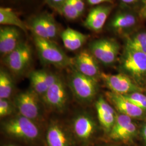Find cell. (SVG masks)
<instances>
[{
  "label": "cell",
  "mask_w": 146,
  "mask_h": 146,
  "mask_svg": "<svg viewBox=\"0 0 146 146\" xmlns=\"http://www.w3.org/2000/svg\"><path fill=\"white\" fill-rule=\"evenodd\" d=\"M34 43L42 62L60 68L73 65V59L69 58L50 40L34 36Z\"/></svg>",
  "instance_id": "1"
},
{
  "label": "cell",
  "mask_w": 146,
  "mask_h": 146,
  "mask_svg": "<svg viewBox=\"0 0 146 146\" xmlns=\"http://www.w3.org/2000/svg\"><path fill=\"white\" fill-rule=\"evenodd\" d=\"M3 130L11 136L29 141L36 140L40 134L34 121L21 115L6 121Z\"/></svg>",
  "instance_id": "2"
},
{
  "label": "cell",
  "mask_w": 146,
  "mask_h": 146,
  "mask_svg": "<svg viewBox=\"0 0 146 146\" xmlns=\"http://www.w3.org/2000/svg\"><path fill=\"white\" fill-rule=\"evenodd\" d=\"M70 79V86L78 99L87 102L92 99L97 90L95 78L87 76L75 69Z\"/></svg>",
  "instance_id": "3"
},
{
  "label": "cell",
  "mask_w": 146,
  "mask_h": 146,
  "mask_svg": "<svg viewBox=\"0 0 146 146\" xmlns=\"http://www.w3.org/2000/svg\"><path fill=\"white\" fill-rule=\"evenodd\" d=\"M89 48L96 59L104 64H111L117 58L120 46L114 40L104 38L92 42Z\"/></svg>",
  "instance_id": "4"
},
{
  "label": "cell",
  "mask_w": 146,
  "mask_h": 146,
  "mask_svg": "<svg viewBox=\"0 0 146 146\" xmlns=\"http://www.w3.org/2000/svg\"><path fill=\"white\" fill-rule=\"evenodd\" d=\"M31 60V48L26 43L20 42L13 52L5 56L4 62L11 72L20 74L28 68Z\"/></svg>",
  "instance_id": "5"
},
{
  "label": "cell",
  "mask_w": 146,
  "mask_h": 146,
  "mask_svg": "<svg viewBox=\"0 0 146 146\" xmlns=\"http://www.w3.org/2000/svg\"><path fill=\"white\" fill-rule=\"evenodd\" d=\"M15 106L20 115L31 120H36L40 115L38 95L32 89L18 94Z\"/></svg>",
  "instance_id": "6"
},
{
  "label": "cell",
  "mask_w": 146,
  "mask_h": 146,
  "mask_svg": "<svg viewBox=\"0 0 146 146\" xmlns=\"http://www.w3.org/2000/svg\"><path fill=\"white\" fill-rule=\"evenodd\" d=\"M101 78L107 86L116 94L125 95L142 91V88L133 83L131 78L122 74L111 75L102 73Z\"/></svg>",
  "instance_id": "7"
},
{
  "label": "cell",
  "mask_w": 146,
  "mask_h": 146,
  "mask_svg": "<svg viewBox=\"0 0 146 146\" xmlns=\"http://www.w3.org/2000/svg\"><path fill=\"white\" fill-rule=\"evenodd\" d=\"M50 108L56 110L64 108L67 101V94L62 80L58 77L55 82L47 90L42 97Z\"/></svg>",
  "instance_id": "8"
},
{
  "label": "cell",
  "mask_w": 146,
  "mask_h": 146,
  "mask_svg": "<svg viewBox=\"0 0 146 146\" xmlns=\"http://www.w3.org/2000/svg\"><path fill=\"white\" fill-rule=\"evenodd\" d=\"M123 67L136 76L146 74V53L126 47Z\"/></svg>",
  "instance_id": "9"
},
{
  "label": "cell",
  "mask_w": 146,
  "mask_h": 146,
  "mask_svg": "<svg viewBox=\"0 0 146 146\" xmlns=\"http://www.w3.org/2000/svg\"><path fill=\"white\" fill-rule=\"evenodd\" d=\"M73 65L78 72L92 78H95L99 73V67L96 58L91 52L87 50L78 53L73 59Z\"/></svg>",
  "instance_id": "10"
},
{
  "label": "cell",
  "mask_w": 146,
  "mask_h": 146,
  "mask_svg": "<svg viewBox=\"0 0 146 146\" xmlns=\"http://www.w3.org/2000/svg\"><path fill=\"white\" fill-rule=\"evenodd\" d=\"M31 89L38 96L42 97L48 88L58 79L56 75L45 70L32 72L29 76Z\"/></svg>",
  "instance_id": "11"
},
{
  "label": "cell",
  "mask_w": 146,
  "mask_h": 146,
  "mask_svg": "<svg viewBox=\"0 0 146 146\" xmlns=\"http://www.w3.org/2000/svg\"><path fill=\"white\" fill-rule=\"evenodd\" d=\"M106 95L108 100L122 114L128 116L131 118L139 117L143 115L144 110L125 99L121 95L109 92L106 93Z\"/></svg>",
  "instance_id": "12"
},
{
  "label": "cell",
  "mask_w": 146,
  "mask_h": 146,
  "mask_svg": "<svg viewBox=\"0 0 146 146\" xmlns=\"http://www.w3.org/2000/svg\"><path fill=\"white\" fill-rule=\"evenodd\" d=\"M20 33L14 27L0 28V52L5 56L13 52L20 44Z\"/></svg>",
  "instance_id": "13"
},
{
  "label": "cell",
  "mask_w": 146,
  "mask_h": 146,
  "mask_svg": "<svg viewBox=\"0 0 146 146\" xmlns=\"http://www.w3.org/2000/svg\"><path fill=\"white\" fill-rule=\"evenodd\" d=\"M111 10V7L105 5L98 6L93 9L84 22V26L93 31H101Z\"/></svg>",
  "instance_id": "14"
},
{
  "label": "cell",
  "mask_w": 146,
  "mask_h": 146,
  "mask_svg": "<svg viewBox=\"0 0 146 146\" xmlns=\"http://www.w3.org/2000/svg\"><path fill=\"white\" fill-rule=\"evenodd\" d=\"M95 106L100 124L106 131H110L117 116L115 110L102 98H100L96 101Z\"/></svg>",
  "instance_id": "15"
},
{
  "label": "cell",
  "mask_w": 146,
  "mask_h": 146,
  "mask_svg": "<svg viewBox=\"0 0 146 146\" xmlns=\"http://www.w3.org/2000/svg\"><path fill=\"white\" fill-rule=\"evenodd\" d=\"M74 131L78 139L87 140L93 134L95 125L93 120L86 115H80L76 117L73 123Z\"/></svg>",
  "instance_id": "16"
},
{
  "label": "cell",
  "mask_w": 146,
  "mask_h": 146,
  "mask_svg": "<svg viewBox=\"0 0 146 146\" xmlns=\"http://www.w3.org/2000/svg\"><path fill=\"white\" fill-rule=\"evenodd\" d=\"M88 36L82 33L68 28L61 34V38L65 48L70 51L80 48L86 42Z\"/></svg>",
  "instance_id": "17"
},
{
  "label": "cell",
  "mask_w": 146,
  "mask_h": 146,
  "mask_svg": "<svg viewBox=\"0 0 146 146\" xmlns=\"http://www.w3.org/2000/svg\"><path fill=\"white\" fill-rule=\"evenodd\" d=\"M48 146H69L70 140L66 131L57 124L49 126L47 133Z\"/></svg>",
  "instance_id": "18"
},
{
  "label": "cell",
  "mask_w": 146,
  "mask_h": 146,
  "mask_svg": "<svg viewBox=\"0 0 146 146\" xmlns=\"http://www.w3.org/2000/svg\"><path fill=\"white\" fill-rule=\"evenodd\" d=\"M0 24L1 25L13 26L26 31L27 27L16 15L15 13L9 8L1 7L0 8Z\"/></svg>",
  "instance_id": "19"
},
{
  "label": "cell",
  "mask_w": 146,
  "mask_h": 146,
  "mask_svg": "<svg viewBox=\"0 0 146 146\" xmlns=\"http://www.w3.org/2000/svg\"><path fill=\"white\" fill-rule=\"evenodd\" d=\"M14 84L11 76L1 69L0 72V99H8L11 97Z\"/></svg>",
  "instance_id": "20"
},
{
  "label": "cell",
  "mask_w": 146,
  "mask_h": 146,
  "mask_svg": "<svg viewBox=\"0 0 146 146\" xmlns=\"http://www.w3.org/2000/svg\"><path fill=\"white\" fill-rule=\"evenodd\" d=\"M135 16L130 14H120L115 16L111 22V27L116 30L128 28L135 25Z\"/></svg>",
  "instance_id": "21"
},
{
  "label": "cell",
  "mask_w": 146,
  "mask_h": 146,
  "mask_svg": "<svg viewBox=\"0 0 146 146\" xmlns=\"http://www.w3.org/2000/svg\"><path fill=\"white\" fill-rule=\"evenodd\" d=\"M126 47L146 53V33L141 32L133 37L127 38Z\"/></svg>",
  "instance_id": "22"
},
{
  "label": "cell",
  "mask_w": 146,
  "mask_h": 146,
  "mask_svg": "<svg viewBox=\"0 0 146 146\" xmlns=\"http://www.w3.org/2000/svg\"><path fill=\"white\" fill-rule=\"evenodd\" d=\"M30 28L33 32L34 36L50 40L43 23L42 15L37 16L31 20Z\"/></svg>",
  "instance_id": "23"
},
{
  "label": "cell",
  "mask_w": 146,
  "mask_h": 146,
  "mask_svg": "<svg viewBox=\"0 0 146 146\" xmlns=\"http://www.w3.org/2000/svg\"><path fill=\"white\" fill-rule=\"evenodd\" d=\"M58 11L69 20H75L80 17L73 0H66Z\"/></svg>",
  "instance_id": "24"
},
{
  "label": "cell",
  "mask_w": 146,
  "mask_h": 146,
  "mask_svg": "<svg viewBox=\"0 0 146 146\" xmlns=\"http://www.w3.org/2000/svg\"><path fill=\"white\" fill-rule=\"evenodd\" d=\"M131 122H132L131 117L122 114L117 115L115 123L110 131V138L112 139L126 126L129 125Z\"/></svg>",
  "instance_id": "25"
},
{
  "label": "cell",
  "mask_w": 146,
  "mask_h": 146,
  "mask_svg": "<svg viewBox=\"0 0 146 146\" xmlns=\"http://www.w3.org/2000/svg\"><path fill=\"white\" fill-rule=\"evenodd\" d=\"M136 133V127L133 122L126 126L123 129L118 133L112 139L114 140L128 141L133 138Z\"/></svg>",
  "instance_id": "26"
},
{
  "label": "cell",
  "mask_w": 146,
  "mask_h": 146,
  "mask_svg": "<svg viewBox=\"0 0 146 146\" xmlns=\"http://www.w3.org/2000/svg\"><path fill=\"white\" fill-rule=\"evenodd\" d=\"M125 99L135 104L143 110H146V96L140 92L121 95Z\"/></svg>",
  "instance_id": "27"
},
{
  "label": "cell",
  "mask_w": 146,
  "mask_h": 146,
  "mask_svg": "<svg viewBox=\"0 0 146 146\" xmlns=\"http://www.w3.org/2000/svg\"><path fill=\"white\" fill-rule=\"evenodd\" d=\"M43 21L49 39L54 38L57 36L58 29L52 16L48 14L42 15Z\"/></svg>",
  "instance_id": "28"
},
{
  "label": "cell",
  "mask_w": 146,
  "mask_h": 146,
  "mask_svg": "<svg viewBox=\"0 0 146 146\" xmlns=\"http://www.w3.org/2000/svg\"><path fill=\"white\" fill-rule=\"evenodd\" d=\"M13 107L8 99H0V117H3L11 115Z\"/></svg>",
  "instance_id": "29"
},
{
  "label": "cell",
  "mask_w": 146,
  "mask_h": 146,
  "mask_svg": "<svg viewBox=\"0 0 146 146\" xmlns=\"http://www.w3.org/2000/svg\"><path fill=\"white\" fill-rule=\"evenodd\" d=\"M66 0H46V3L50 7L58 11Z\"/></svg>",
  "instance_id": "30"
},
{
  "label": "cell",
  "mask_w": 146,
  "mask_h": 146,
  "mask_svg": "<svg viewBox=\"0 0 146 146\" xmlns=\"http://www.w3.org/2000/svg\"><path fill=\"white\" fill-rule=\"evenodd\" d=\"M73 3L78 11L80 16L82 15L84 9V4L83 0H73Z\"/></svg>",
  "instance_id": "31"
},
{
  "label": "cell",
  "mask_w": 146,
  "mask_h": 146,
  "mask_svg": "<svg viewBox=\"0 0 146 146\" xmlns=\"http://www.w3.org/2000/svg\"><path fill=\"white\" fill-rule=\"evenodd\" d=\"M139 16L141 19H146V1L145 2V5L139 12Z\"/></svg>",
  "instance_id": "32"
},
{
  "label": "cell",
  "mask_w": 146,
  "mask_h": 146,
  "mask_svg": "<svg viewBox=\"0 0 146 146\" xmlns=\"http://www.w3.org/2000/svg\"><path fill=\"white\" fill-rule=\"evenodd\" d=\"M88 2L91 5H99L101 3H102V0H87Z\"/></svg>",
  "instance_id": "33"
},
{
  "label": "cell",
  "mask_w": 146,
  "mask_h": 146,
  "mask_svg": "<svg viewBox=\"0 0 146 146\" xmlns=\"http://www.w3.org/2000/svg\"><path fill=\"white\" fill-rule=\"evenodd\" d=\"M142 136L146 143V125L144 126L142 129Z\"/></svg>",
  "instance_id": "34"
},
{
  "label": "cell",
  "mask_w": 146,
  "mask_h": 146,
  "mask_svg": "<svg viewBox=\"0 0 146 146\" xmlns=\"http://www.w3.org/2000/svg\"><path fill=\"white\" fill-rule=\"evenodd\" d=\"M121 1L126 3H132L137 1V0H121Z\"/></svg>",
  "instance_id": "35"
},
{
  "label": "cell",
  "mask_w": 146,
  "mask_h": 146,
  "mask_svg": "<svg viewBox=\"0 0 146 146\" xmlns=\"http://www.w3.org/2000/svg\"><path fill=\"white\" fill-rule=\"evenodd\" d=\"M102 1L103 2H110V3L112 2L111 0H102Z\"/></svg>",
  "instance_id": "36"
},
{
  "label": "cell",
  "mask_w": 146,
  "mask_h": 146,
  "mask_svg": "<svg viewBox=\"0 0 146 146\" xmlns=\"http://www.w3.org/2000/svg\"><path fill=\"white\" fill-rule=\"evenodd\" d=\"M14 146V145H7V146Z\"/></svg>",
  "instance_id": "37"
},
{
  "label": "cell",
  "mask_w": 146,
  "mask_h": 146,
  "mask_svg": "<svg viewBox=\"0 0 146 146\" xmlns=\"http://www.w3.org/2000/svg\"><path fill=\"white\" fill-rule=\"evenodd\" d=\"M143 1H144V2H145L146 1V0H143Z\"/></svg>",
  "instance_id": "38"
}]
</instances>
